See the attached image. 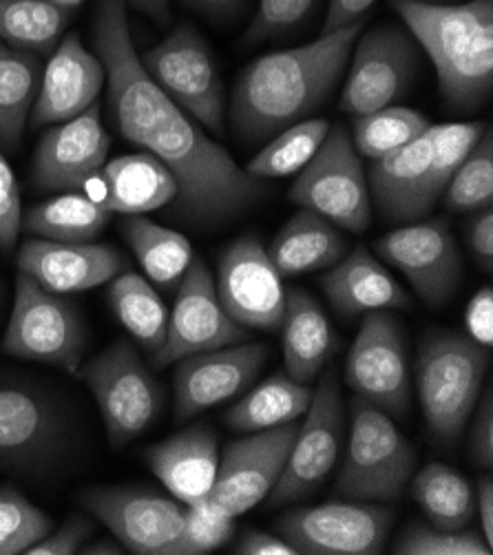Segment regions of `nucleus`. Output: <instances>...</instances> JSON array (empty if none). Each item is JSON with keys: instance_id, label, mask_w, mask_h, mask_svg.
Masks as SVG:
<instances>
[{"instance_id": "423d86ee", "label": "nucleus", "mask_w": 493, "mask_h": 555, "mask_svg": "<svg viewBox=\"0 0 493 555\" xmlns=\"http://www.w3.org/2000/svg\"><path fill=\"white\" fill-rule=\"evenodd\" d=\"M416 467L412 442L376 405L354 397L348 454L337 495L354 503H390L405 493Z\"/></svg>"}, {"instance_id": "052dcab7", "label": "nucleus", "mask_w": 493, "mask_h": 555, "mask_svg": "<svg viewBox=\"0 0 493 555\" xmlns=\"http://www.w3.org/2000/svg\"><path fill=\"white\" fill-rule=\"evenodd\" d=\"M0 297H3V280H0Z\"/></svg>"}, {"instance_id": "f8f14e48", "label": "nucleus", "mask_w": 493, "mask_h": 555, "mask_svg": "<svg viewBox=\"0 0 493 555\" xmlns=\"http://www.w3.org/2000/svg\"><path fill=\"white\" fill-rule=\"evenodd\" d=\"M82 507L140 555H184L186 505L133 487H95L80 493Z\"/></svg>"}, {"instance_id": "ddd939ff", "label": "nucleus", "mask_w": 493, "mask_h": 555, "mask_svg": "<svg viewBox=\"0 0 493 555\" xmlns=\"http://www.w3.org/2000/svg\"><path fill=\"white\" fill-rule=\"evenodd\" d=\"M341 93V111L367 116L401 100L418 69V42L405 25L386 23L361 34Z\"/></svg>"}, {"instance_id": "2f4dec72", "label": "nucleus", "mask_w": 493, "mask_h": 555, "mask_svg": "<svg viewBox=\"0 0 493 555\" xmlns=\"http://www.w3.org/2000/svg\"><path fill=\"white\" fill-rule=\"evenodd\" d=\"M120 233L144 272L159 286H176L193 261L191 242L182 233L159 227L144 215H125Z\"/></svg>"}, {"instance_id": "e433bc0d", "label": "nucleus", "mask_w": 493, "mask_h": 555, "mask_svg": "<svg viewBox=\"0 0 493 555\" xmlns=\"http://www.w3.org/2000/svg\"><path fill=\"white\" fill-rule=\"evenodd\" d=\"M327 129H330L327 120L308 118L280 131L246 164L244 171L261 182L299 173L319 151Z\"/></svg>"}, {"instance_id": "a878e982", "label": "nucleus", "mask_w": 493, "mask_h": 555, "mask_svg": "<svg viewBox=\"0 0 493 555\" xmlns=\"http://www.w3.org/2000/svg\"><path fill=\"white\" fill-rule=\"evenodd\" d=\"M146 463L182 505H193L210 495L217 467V436L206 425L189 427L146 452Z\"/></svg>"}, {"instance_id": "bb28decb", "label": "nucleus", "mask_w": 493, "mask_h": 555, "mask_svg": "<svg viewBox=\"0 0 493 555\" xmlns=\"http://www.w3.org/2000/svg\"><path fill=\"white\" fill-rule=\"evenodd\" d=\"M98 176L106 191L102 204L112 215H144L178 197L173 173L151 153L116 157L106 162Z\"/></svg>"}, {"instance_id": "473e14b6", "label": "nucleus", "mask_w": 493, "mask_h": 555, "mask_svg": "<svg viewBox=\"0 0 493 555\" xmlns=\"http://www.w3.org/2000/svg\"><path fill=\"white\" fill-rule=\"evenodd\" d=\"M314 390L306 383L277 374L263 380L250 395L226 412L229 427L237 431H261L297 421L310 408Z\"/></svg>"}, {"instance_id": "f257e3e1", "label": "nucleus", "mask_w": 493, "mask_h": 555, "mask_svg": "<svg viewBox=\"0 0 493 555\" xmlns=\"http://www.w3.org/2000/svg\"><path fill=\"white\" fill-rule=\"evenodd\" d=\"M93 44L118 131L173 173L176 204L184 219L197 227L226 224L265 195L261 180L237 166L231 153L212 142L146 74L133 44L127 0H100Z\"/></svg>"}, {"instance_id": "4d7b16f0", "label": "nucleus", "mask_w": 493, "mask_h": 555, "mask_svg": "<svg viewBox=\"0 0 493 555\" xmlns=\"http://www.w3.org/2000/svg\"><path fill=\"white\" fill-rule=\"evenodd\" d=\"M80 551L82 553H112V555H120V553H125V546L120 542L100 540V542H93V544H85Z\"/></svg>"}, {"instance_id": "a211bd4d", "label": "nucleus", "mask_w": 493, "mask_h": 555, "mask_svg": "<svg viewBox=\"0 0 493 555\" xmlns=\"http://www.w3.org/2000/svg\"><path fill=\"white\" fill-rule=\"evenodd\" d=\"M282 280L263 244L246 235L233 242L219 259L215 288L224 310L242 327L275 332L286 312Z\"/></svg>"}, {"instance_id": "c9c22d12", "label": "nucleus", "mask_w": 493, "mask_h": 555, "mask_svg": "<svg viewBox=\"0 0 493 555\" xmlns=\"http://www.w3.org/2000/svg\"><path fill=\"white\" fill-rule=\"evenodd\" d=\"M72 14L44 0H0V42L34 53H49L63 40Z\"/></svg>"}, {"instance_id": "6ab92c4d", "label": "nucleus", "mask_w": 493, "mask_h": 555, "mask_svg": "<svg viewBox=\"0 0 493 555\" xmlns=\"http://www.w3.org/2000/svg\"><path fill=\"white\" fill-rule=\"evenodd\" d=\"M376 253L399 268L429 306L447 304L460 280L463 261L445 219H420L376 242Z\"/></svg>"}, {"instance_id": "3c124183", "label": "nucleus", "mask_w": 493, "mask_h": 555, "mask_svg": "<svg viewBox=\"0 0 493 555\" xmlns=\"http://www.w3.org/2000/svg\"><path fill=\"white\" fill-rule=\"evenodd\" d=\"M235 555H299L297 548L282 535H272L259 529H248L233 546Z\"/></svg>"}, {"instance_id": "b1692460", "label": "nucleus", "mask_w": 493, "mask_h": 555, "mask_svg": "<svg viewBox=\"0 0 493 555\" xmlns=\"http://www.w3.org/2000/svg\"><path fill=\"white\" fill-rule=\"evenodd\" d=\"M427 133L386 157L372 159L367 171V189L378 215L390 221V224H412V221L427 219L436 206L427 191Z\"/></svg>"}, {"instance_id": "bf43d9fd", "label": "nucleus", "mask_w": 493, "mask_h": 555, "mask_svg": "<svg viewBox=\"0 0 493 555\" xmlns=\"http://www.w3.org/2000/svg\"><path fill=\"white\" fill-rule=\"evenodd\" d=\"M418 3H429V5H452V3H463V0H418Z\"/></svg>"}, {"instance_id": "f3484780", "label": "nucleus", "mask_w": 493, "mask_h": 555, "mask_svg": "<svg viewBox=\"0 0 493 555\" xmlns=\"http://www.w3.org/2000/svg\"><path fill=\"white\" fill-rule=\"evenodd\" d=\"M297 431L299 425L293 421L229 442L219 459L210 501L235 518L257 507L282 478Z\"/></svg>"}, {"instance_id": "39448f33", "label": "nucleus", "mask_w": 493, "mask_h": 555, "mask_svg": "<svg viewBox=\"0 0 493 555\" xmlns=\"http://www.w3.org/2000/svg\"><path fill=\"white\" fill-rule=\"evenodd\" d=\"M486 367V348L456 332H436L423 344L416 365L418 397L438 440L452 446L463 436L480 399Z\"/></svg>"}, {"instance_id": "20e7f679", "label": "nucleus", "mask_w": 493, "mask_h": 555, "mask_svg": "<svg viewBox=\"0 0 493 555\" xmlns=\"http://www.w3.org/2000/svg\"><path fill=\"white\" fill-rule=\"evenodd\" d=\"M80 446L72 408L38 380L0 374V472L42 480L65 469Z\"/></svg>"}, {"instance_id": "aec40b11", "label": "nucleus", "mask_w": 493, "mask_h": 555, "mask_svg": "<svg viewBox=\"0 0 493 555\" xmlns=\"http://www.w3.org/2000/svg\"><path fill=\"white\" fill-rule=\"evenodd\" d=\"M265 359L268 348L263 344H235L180 359L173 372L176 421H191L242 395L257 378Z\"/></svg>"}, {"instance_id": "a19ab883", "label": "nucleus", "mask_w": 493, "mask_h": 555, "mask_svg": "<svg viewBox=\"0 0 493 555\" xmlns=\"http://www.w3.org/2000/svg\"><path fill=\"white\" fill-rule=\"evenodd\" d=\"M49 531L51 520L44 512L31 505L18 489L0 487V555L25 553Z\"/></svg>"}, {"instance_id": "79ce46f5", "label": "nucleus", "mask_w": 493, "mask_h": 555, "mask_svg": "<svg viewBox=\"0 0 493 555\" xmlns=\"http://www.w3.org/2000/svg\"><path fill=\"white\" fill-rule=\"evenodd\" d=\"M491 551L493 546L478 531H447L425 525H412L394 546V553L401 555H491Z\"/></svg>"}, {"instance_id": "9d476101", "label": "nucleus", "mask_w": 493, "mask_h": 555, "mask_svg": "<svg viewBox=\"0 0 493 555\" xmlns=\"http://www.w3.org/2000/svg\"><path fill=\"white\" fill-rule=\"evenodd\" d=\"M140 63L153 82L202 127L224 133V82L204 36L193 25H178L144 51Z\"/></svg>"}, {"instance_id": "58836bf2", "label": "nucleus", "mask_w": 493, "mask_h": 555, "mask_svg": "<svg viewBox=\"0 0 493 555\" xmlns=\"http://www.w3.org/2000/svg\"><path fill=\"white\" fill-rule=\"evenodd\" d=\"M484 133L480 122H450V125H431L429 135V171H427V191L433 202L443 197L445 186L458 166L465 162L473 144Z\"/></svg>"}, {"instance_id": "49530a36", "label": "nucleus", "mask_w": 493, "mask_h": 555, "mask_svg": "<svg viewBox=\"0 0 493 555\" xmlns=\"http://www.w3.org/2000/svg\"><path fill=\"white\" fill-rule=\"evenodd\" d=\"M93 533V522L87 516H72L63 527L56 529V533H47L38 542H34L25 555H72L78 553L87 538Z\"/></svg>"}, {"instance_id": "7c9ffc66", "label": "nucleus", "mask_w": 493, "mask_h": 555, "mask_svg": "<svg viewBox=\"0 0 493 555\" xmlns=\"http://www.w3.org/2000/svg\"><path fill=\"white\" fill-rule=\"evenodd\" d=\"M112 212L102 204L80 193L51 197L23 212V229L40 240L85 244L95 240Z\"/></svg>"}, {"instance_id": "5701e85b", "label": "nucleus", "mask_w": 493, "mask_h": 555, "mask_svg": "<svg viewBox=\"0 0 493 555\" xmlns=\"http://www.w3.org/2000/svg\"><path fill=\"white\" fill-rule=\"evenodd\" d=\"M106 85V74L95 53H91L78 34L65 36L53 49L42 69L40 91L31 108V127L67 122L98 102Z\"/></svg>"}, {"instance_id": "c85d7f7f", "label": "nucleus", "mask_w": 493, "mask_h": 555, "mask_svg": "<svg viewBox=\"0 0 493 555\" xmlns=\"http://www.w3.org/2000/svg\"><path fill=\"white\" fill-rule=\"evenodd\" d=\"M282 327L286 374L308 385L321 374L337 346L330 321L308 293L290 288Z\"/></svg>"}, {"instance_id": "5fc2aeb1", "label": "nucleus", "mask_w": 493, "mask_h": 555, "mask_svg": "<svg viewBox=\"0 0 493 555\" xmlns=\"http://www.w3.org/2000/svg\"><path fill=\"white\" fill-rule=\"evenodd\" d=\"M476 507L480 514V525H482V535L489 546H493V482L491 478H480L476 487Z\"/></svg>"}, {"instance_id": "6e6d98bb", "label": "nucleus", "mask_w": 493, "mask_h": 555, "mask_svg": "<svg viewBox=\"0 0 493 555\" xmlns=\"http://www.w3.org/2000/svg\"><path fill=\"white\" fill-rule=\"evenodd\" d=\"M127 3L159 25H167L173 18L171 0H127Z\"/></svg>"}, {"instance_id": "6e6552de", "label": "nucleus", "mask_w": 493, "mask_h": 555, "mask_svg": "<svg viewBox=\"0 0 493 555\" xmlns=\"http://www.w3.org/2000/svg\"><path fill=\"white\" fill-rule=\"evenodd\" d=\"M80 378L91 390L108 436L116 450L144 434L164 410V390L142 363L138 350L118 341L85 367Z\"/></svg>"}, {"instance_id": "dca6fc26", "label": "nucleus", "mask_w": 493, "mask_h": 555, "mask_svg": "<svg viewBox=\"0 0 493 555\" xmlns=\"http://www.w3.org/2000/svg\"><path fill=\"white\" fill-rule=\"evenodd\" d=\"M394 514L372 503H330L295 509L277 522V531L297 553L376 555L386 546Z\"/></svg>"}, {"instance_id": "c756f323", "label": "nucleus", "mask_w": 493, "mask_h": 555, "mask_svg": "<svg viewBox=\"0 0 493 555\" xmlns=\"http://www.w3.org/2000/svg\"><path fill=\"white\" fill-rule=\"evenodd\" d=\"M40 53L0 42V149L14 151L27 127L42 80Z\"/></svg>"}, {"instance_id": "a18cd8bd", "label": "nucleus", "mask_w": 493, "mask_h": 555, "mask_svg": "<svg viewBox=\"0 0 493 555\" xmlns=\"http://www.w3.org/2000/svg\"><path fill=\"white\" fill-rule=\"evenodd\" d=\"M23 229V208H21V189L12 166L0 149V253L10 255Z\"/></svg>"}, {"instance_id": "0eeeda50", "label": "nucleus", "mask_w": 493, "mask_h": 555, "mask_svg": "<svg viewBox=\"0 0 493 555\" xmlns=\"http://www.w3.org/2000/svg\"><path fill=\"white\" fill-rule=\"evenodd\" d=\"M87 348V325L78 308L63 295L44 291L18 272L14 308L3 337L10 357L59 365L78 374Z\"/></svg>"}, {"instance_id": "f704fd0d", "label": "nucleus", "mask_w": 493, "mask_h": 555, "mask_svg": "<svg viewBox=\"0 0 493 555\" xmlns=\"http://www.w3.org/2000/svg\"><path fill=\"white\" fill-rule=\"evenodd\" d=\"M412 493L429 522L438 529L460 531L467 529L473 518L476 501L467 478L441 463L420 469L414 478Z\"/></svg>"}, {"instance_id": "09e8293b", "label": "nucleus", "mask_w": 493, "mask_h": 555, "mask_svg": "<svg viewBox=\"0 0 493 555\" xmlns=\"http://www.w3.org/2000/svg\"><path fill=\"white\" fill-rule=\"evenodd\" d=\"M467 327H469L471 341H476L482 348H491V344H493V293H491V288H482L469 301Z\"/></svg>"}, {"instance_id": "2eb2a0df", "label": "nucleus", "mask_w": 493, "mask_h": 555, "mask_svg": "<svg viewBox=\"0 0 493 555\" xmlns=\"http://www.w3.org/2000/svg\"><path fill=\"white\" fill-rule=\"evenodd\" d=\"M244 339H248V330L233 321L224 310L206 263L193 259L180 280L176 308L169 314L167 337L153 354V365L159 370L189 354L235 346Z\"/></svg>"}, {"instance_id": "603ef678", "label": "nucleus", "mask_w": 493, "mask_h": 555, "mask_svg": "<svg viewBox=\"0 0 493 555\" xmlns=\"http://www.w3.org/2000/svg\"><path fill=\"white\" fill-rule=\"evenodd\" d=\"M469 244H471L473 257L480 263V268L489 272L493 268V210H491V206L482 208L476 215L471 231H469Z\"/></svg>"}, {"instance_id": "9b49d317", "label": "nucleus", "mask_w": 493, "mask_h": 555, "mask_svg": "<svg viewBox=\"0 0 493 555\" xmlns=\"http://www.w3.org/2000/svg\"><path fill=\"white\" fill-rule=\"evenodd\" d=\"M343 401L335 365L321 370L303 425L295 436L282 478L272 489V507L303 501L312 495L335 469L343 450Z\"/></svg>"}, {"instance_id": "1a4fd4ad", "label": "nucleus", "mask_w": 493, "mask_h": 555, "mask_svg": "<svg viewBox=\"0 0 493 555\" xmlns=\"http://www.w3.org/2000/svg\"><path fill=\"white\" fill-rule=\"evenodd\" d=\"M290 202L330 219L350 233H365L372 224V199L361 157L346 127H330L319 151L299 171Z\"/></svg>"}, {"instance_id": "de8ad7c7", "label": "nucleus", "mask_w": 493, "mask_h": 555, "mask_svg": "<svg viewBox=\"0 0 493 555\" xmlns=\"http://www.w3.org/2000/svg\"><path fill=\"white\" fill-rule=\"evenodd\" d=\"M469 454L476 465L491 467L493 463V399L491 387H486L484 399L476 412L471 436H469Z\"/></svg>"}, {"instance_id": "412c9836", "label": "nucleus", "mask_w": 493, "mask_h": 555, "mask_svg": "<svg viewBox=\"0 0 493 555\" xmlns=\"http://www.w3.org/2000/svg\"><path fill=\"white\" fill-rule=\"evenodd\" d=\"M108 138L100 104L49 129L34 155V182L42 191H72L87 184L106 164Z\"/></svg>"}, {"instance_id": "f03ea898", "label": "nucleus", "mask_w": 493, "mask_h": 555, "mask_svg": "<svg viewBox=\"0 0 493 555\" xmlns=\"http://www.w3.org/2000/svg\"><path fill=\"white\" fill-rule=\"evenodd\" d=\"M367 18L321 38L261 55L250 63L233 93L231 122L237 135L261 142L308 120L343 76Z\"/></svg>"}, {"instance_id": "37998d69", "label": "nucleus", "mask_w": 493, "mask_h": 555, "mask_svg": "<svg viewBox=\"0 0 493 555\" xmlns=\"http://www.w3.org/2000/svg\"><path fill=\"white\" fill-rule=\"evenodd\" d=\"M235 516L212 503L210 498L186 505L184 555H202L224 546L235 535Z\"/></svg>"}, {"instance_id": "7ed1b4c3", "label": "nucleus", "mask_w": 493, "mask_h": 555, "mask_svg": "<svg viewBox=\"0 0 493 555\" xmlns=\"http://www.w3.org/2000/svg\"><path fill=\"white\" fill-rule=\"evenodd\" d=\"M392 8L429 55L445 102L458 111L482 106L493 91V0H392Z\"/></svg>"}, {"instance_id": "72a5a7b5", "label": "nucleus", "mask_w": 493, "mask_h": 555, "mask_svg": "<svg viewBox=\"0 0 493 555\" xmlns=\"http://www.w3.org/2000/svg\"><path fill=\"white\" fill-rule=\"evenodd\" d=\"M108 304L146 352L155 354L161 348L167 337L169 308L140 274L125 270L112 280Z\"/></svg>"}, {"instance_id": "cd10ccee", "label": "nucleus", "mask_w": 493, "mask_h": 555, "mask_svg": "<svg viewBox=\"0 0 493 555\" xmlns=\"http://www.w3.org/2000/svg\"><path fill=\"white\" fill-rule=\"evenodd\" d=\"M348 250L341 229L323 215L301 208L290 217L268 248L282 276H299L335 266Z\"/></svg>"}, {"instance_id": "13d9d810", "label": "nucleus", "mask_w": 493, "mask_h": 555, "mask_svg": "<svg viewBox=\"0 0 493 555\" xmlns=\"http://www.w3.org/2000/svg\"><path fill=\"white\" fill-rule=\"evenodd\" d=\"M44 3L59 8V10L67 12V14H74L85 3V0H44Z\"/></svg>"}, {"instance_id": "ea45409f", "label": "nucleus", "mask_w": 493, "mask_h": 555, "mask_svg": "<svg viewBox=\"0 0 493 555\" xmlns=\"http://www.w3.org/2000/svg\"><path fill=\"white\" fill-rule=\"evenodd\" d=\"M452 210H482L493 202V135L484 129L443 191Z\"/></svg>"}, {"instance_id": "864d4df0", "label": "nucleus", "mask_w": 493, "mask_h": 555, "mask_svg": "<svg viewBox=\"0 0 493 555\" xmlns=\"http://www.w3.org/2000/svg\"><path fill=\"white\" fill-rule=\"evenodd\" d=\"M182 3L212 23H231L248 12V0H182Z\"/></svg>"}, {"instance_id": "c03bdc74", "label": "nucleus", "mask_w": 493, "mask_h": 555, "mask_svg": "<svg viewBox=\"0 0 493 555\" xmlns=\"http://www.w3.org/2000/svg\"><path fill=\"white\" fill-rule=\"evenodd\" d=\"M314 5L316 0H259L257 12L242 36V44L257 47L295 31L310 16Z\"/></svg>"}, {"instance_id": "4be33fe9", "label": "nucleus", "mask_w": 493, "mask_h": 555, "mask_svg": "<svg viewBox=\"0 0 493 555\" xmlns=\"http://www.w3.org/2000/svg\"><path fill=\"white\" fill-rule=\"evenodd\" d=\"M125 270V255L106 244H65L34 237L18 250V272L29 274L44 291L56 295L98 288Z\"/></svg>"}, {"instance_id": "4468645a", "label": "nucleus", "mask_w": 493, "mask_h": 555, "mask_svg": "<svg viewBox=\"0 0 493 555\" xmlns=\"http://www.w3.org/2000/svg\"><path fill=\"white\" fill-rule=\"evenodd\" d=\"M346 380L354 397L386 414H405L412 376L403 330L390 312L374 310L365 314L346 361Z\"/></svg>"}, {"instance_id": "8fccbe9b", "label": "nucleus", "mask_w": 493, "mask_h": 555, "mask_svg": "<svg viewBox=\"0 0 493 555\" xmlns=\"http://www.w3.org/2000/svg\"><path fill=\"white\" fill-rule=\"evenodd\" d=\"M374 3L376 0H327L323 34H330L365 21Z\"/></svg>"}, {"instance_id": "4c0bfd02", "label": "nucleus", "mask_w": 493, "mask_h": 555, "mask_svg": "<svg viewBox=\"0 0 493 555\" xmlns=\"http://www.w3.org/2000/svg\"><path fill=\"white\" fill-rule=\"evenodd\" d=\"M352 142L369 159L386 157L425 135L431 122L407 106H386L374 114L359 116L352 125Z\"/></svg>"}, {"instance_id": "393cba45", "label": "nucleus", "mask_w": 493, "mask_h": 555, "mask_svg": "<svg viewBox=\"0 0 493 555\" xmlns=\"http://www.w3.org/2000/svg\"><path fill=\"white\" fill-rule=\"evenodd\" d=\"M321 288L343 319L374 310H407L410 295L365 246H356L321 276Z\"/></svg>"}]
</instances>
